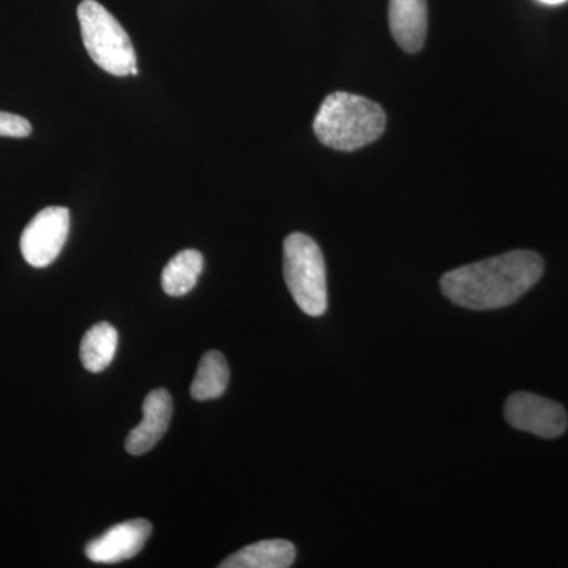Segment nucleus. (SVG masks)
<instances>
[{
  "instance_id": "20e7f679",
  "label": "nucleus",
  "mask_w": 568,
  "mask_h": 568,
  "mask_svg": "<svg viewBox=\"0 0 568 568\" xmlns=\"http://www.w3.org/2000/svg\"><path fill=\"white\" fill-rule=\"evenodd\" d=\"M284 280L305 315L323 316L327 310V272L320 245L306 234L287 235L283 246Z\"/></svg>"
},
{
  "instance_id": "39448f33",
  "label": "nucleus",
  "mask_w": 568,
  "mask_h": 568,
  "mask_svg": "<svg viewBox=\"0 0 568 568\" xmlns=\"http://www.w3.org/2000/svg\"><path fill=\"white\" fill-rule=\"evenodd\" d=\"M70 231V212L65 207H47L33 216L21 235L26 263L43 268L61 254Z\"/></svg>"
},
{
  "instance_id": "7ed1b4c3",
  "label": "nucleus",
  "mask_w": 568,
  "mask_h": 568,
  "mask_svg": "<svg viewBox=\"0 0 568 568\" xmlns=\"http://www.w3.org/2000/svg\"><path fill=\"white\" fill-rule=\"evenodd\" d=\"M82 41L92 61L114 77H136V52L121 22L95 0L78 7Z\"/></svg>"
},
{
  "instance_id": "423d86ee",
  "label": "nucleus",
  "mask_w": 568,
  "mask_h": 568,
  "mask_svg": "<svg viewBox=\"0 0 568 568\" xmlns=\"http://www.w3.org/2000/svg\"><path fill=\"white\" fill-rule=\"evenodd\" d=\"M504 416L508 425L519 432L532 433L545 439L562 436L568 426L567 413L562 405L529 392H518L508 396Z\"/></svg>"
},
{
  "instance_id": "f03ea898",
  "label": "nucleus",
  "mask_w": 568,
  "mask_h": 568,
  "mask_svg": "<svg viewBox=\"0 0 568 568\" xmlns=\"http://www.w3.org/2000/svg\"><path fill=\"white\" fill-rule=\"evenodd\" d=\"M386 122L381 104L355 93L334 92L321 104L313 130L327 148L353 152L375 142L386 130Z\"/></svg>"
},
{
  "instance_id": "f8f14e48",
  "label": "nucleus",
  "mask_w": 568,
  "mask_h": 568,
  "mask_svg": "<svg viewBox=\"0 0 568 568\" xmlns=\"http://www.w3.org/2000/svg\"><path fill=\"white\" fill-rule=\"evenodd\" d=\"M118 331L110 323L93 325L81 342V362L91 373H102L114 361L118 351Z\"/></svg>"
},
{
  "instance_id": "0eeeda50",
  "label": "nucleus",
  "mask_w": 568,
  "mask_h": 568,
  "mask_svg": "<svg viewBox=\"0 0 568 568\" xmlns=\"http://www.w3.org/2000/svg\"><path fill=\"white\" fill-rule=\"evenodd\" d=\"M152 534L148 519H132L112 526L85 547V556L95 564H118L140 555Z\"/></svg>"
},
{
  "instance_id": "2eb2a0df",
  "label": "nucleus",
  "mask_w": 568,
  "mask_h": 568,
  "mask_svg": "<svg viewBox=\"0 0 568 568\" xmlns=\"http://www.w3.org/2000/svg\"><path fill=\"white\" fill-rule=\"evenodd\" d=\"M538 2L547 3V6H562L567 0H538Z\"/></svg>"
},
{
  "instance_id": "4468645a",
  "label": "nucleus",
  "mask_w": 568,
  "mask_h": 568,
  "mask_svg": "<svg viewBox=\"0 0 568 568\" xmlns=\"http://www.w3.org/2000/svg\"><path fill=\"white\" fill-rule=\"evenodd\" d=\"M32 133V125L21 115L0 111V136L26 138Z\"/></svg>"
},
{
  "instance_id": "1a4fd4ad",
  "label": "nucleus",
  "mask_w": 568,
  "mask_h": 568,
  "mask_svg": "<svg viewBox=\"0 0 568 568\" xmlns=\"http://www.w3.org/2000/svg\"><path fill=\"white\" fill-rule=\"evenodd\" d=\"M388 24L399 48L416 54L424 48L428 31L426 0H390Z\"/></svg>"
},
{
  "instance_id": "9d476101",
  "label": "nucleus",
  "mask_w": 568,
  "mask_h": 568,
  "mask_svg": "<svg viewBox=\"0 0 568 568\" xmlns=\"http://www.w3.org/2000/svg\"><path fill=\"white\" fill-rule=\"evenodd\" d=\"M295 560V547L291 541L274 538V540L257 541L248 547L239 549L230 558L220 564V568H287Z\"/></svg>"
},
{
  "instance_id": "ddd939ff",
  "label": "nucleus",
  "mask_w": 568,
  "mask_h": 568,
  "mask_svg": "<svg viewBox=\"0 0 568 568\" xmlns=\"http://www.w3.org/2000/svg\"><path fill=\"white\" fill-rule=\"evenodd\" d=\"M227 384H230V366L226 358L219 351H209L197 365L190 394L196 402H209V399L220 398L226 392Z\"/></svg>"
},
{
  "instance_id": "9b49d317",
  "label": "nucleus",
  "mask_w": 568,
  "mask_h": 568,
  "mask_svg": "<svg viewBox=\"0 0 568 568\" xmlns=\"http://www.w3.org/2000/svg\"><path fill=\"white\" fill-rule=\"evenodd\" d=\"M204 257L196 250H183L175 254L166 264L162 274L164 293L171 297H182L196 286L197 280L203 274Z\"/></svg>"
},
{
  "instance_id": "f257e3e1",
  "label": "nucleus",
  "mask_w": 568,
  "mask_h": 568,
  "mask_svg": "<svg viewBox=\"0 0 568 568\" xmlns=\"http://www.w3.org/2000/svg\"><path fill=\"white\" fill-rule=\"evenodd\" d=\"M544 260L529 250H515L447 272L440 290L467 310H499L515 304L544 275Z\"/></svg>"
},
{
  "instance_id": "6e6552de",
  "label": "nucleus",
  "mask_w": 568,
  "mask_h": 568,
  "mask_svg": "<svg viewBox=\"0 0 568 568\" xmlns=\"http://www.w3.org/2000/svg\"><path fill=\"white\" fill-rule=\"evenodd\" d=\"M173 417V398L164 388H156L145 396L142 405L141 424L134 426L125 440L130 455H144L151 452L168 432Z\"/></svg>"
}]
</instances>
